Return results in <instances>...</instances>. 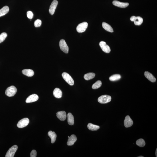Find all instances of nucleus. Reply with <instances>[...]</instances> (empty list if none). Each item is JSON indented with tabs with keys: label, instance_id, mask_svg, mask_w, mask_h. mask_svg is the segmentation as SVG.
I'll return each instance as SVG.
<instances>
[{
	"label": "nucleus",
	"instance_id": "f257e3e1",
	"mask_svg": "<svg viewBox=\"0 0 157 157\" xmlns=\"http://www.w3.org/2000/svg\"><path fill=\"white\" fill-rule=\"evenodd\" d=\"M17 90L15 86H12L8 87L6 90L5 93L9 97H12L16 94Z\"/></svg>",
	"mask_w": 157,
	"mask_h": 157
},
{
	"label": "nucleus",
	"instance_id": "f03ea898",
	"mask_svg": "<svg viewBox=\"0 0 157 157\" xmlns=\"http://www.w3.org/2000/svg\"><path fill=\"white\" fill-rule=\"evenodd\" d=\"M62 75L64 79L68 84L71 86H73L74 85V81L68 73L64 72L62 73Z\"/></svg>",
	"mask_w": 157,
	"mask_h": 157
},
{
	"label": "nucleus",
	"instance_id": "7ed1b4c3",
	"mask_svg": "<svg viewBox=\"0 0 157 157\" xmlns=\"http://www.w3.org/2000/svg\"><path fill=\"white\" fill-rule=\"evenodd\" d=\"M111 100V97L110 96L107 95H104L99 97L98 100L100 103L105 104L110 102Z\"/></svg>",
	"mask_w": 157,
	"mask_h": 157
},
{
	"label": "nucleus",
	"instance_id": "20e7f679",
	"mask_svg": "<svg viewBox=\"0 0 157 157\" xmlns=\"http://www.w3.org/2000/svg\"><path fill=\"white\" fill-rule=\"evenodd\" d=\"M59 46L62 51L65 53H68L69 52V47L64 40H60L59 42Z\"/></svg>",
	"mask_w": 157,
	"mask_h": 157
},
{
	"label": "nucleus",
	"instance_id": "39448f33",
	"mask_svg": "<svg viewBox=\"0 0 157 157\" xmlns=\"http://www.w3.org/2000/svg\"><path fill=\"white\" fill-rule=\"evenodd\" d=\"M18 147L17 145H14L9 149L5 156L6 157H13L17 150Z\"/></svg>",
	"mask_w": 157,
	"mask_h": 157
},
{
	"label": "nucleus",
	"instance_id": "423d86ee",
	"mask_svg": "<svg viewBox=\"0 0 157 157\" xmlns=\"http://www.w3.org/2000/svg\"><path fill=\"white\" fill-rule=\"evenodd\" d=\"M88 26V23L86 22H83L78 24L76 28L77 32L79 33L83 32L87 29Z\"/></svg>",
	"mask_w": 157,
	"mask_h": 157
},
{
	"label": "nucleus",
	"instance_id": "0eeeda50",
	"mask_svg": "<svg viewBox=\"0 0 157 157\" xmlns=\"http://www.w3.org/2000/svg\"><path fill=\"white\" fill-rule=\"evenodd\" d=\"M29 120L28 118H25L19 121L17 124V126L19 128H23L27 126L29 124Z\"/></svg>",
	"mask_w": 157,
	"mask_h": 157
},
{
	"label": "nucleus",
	"instance_id": "6e6552de",
	"mask_svg": "<svg viewBox=\"0 0 157 157\" xmlns=\"http://www.w3.org/2000/svg\"><path fill=\"white\" fill-rule=\"evenodd\" d=\"M130 20L131 21L134 22L135 25H141L143 21L142 18L140 16H132L130 18Z\"/></svg>",
	"mask_w": 157,
	"mask_h": 157
},
{
	"label": "nucleus",
	"instance_id": "1a4fd4ad",
	"mask_svg": "<svg viewBox=\"0 0 157 157\" xmlns=\"http://www.w3.org/2000/svg\"><path fill=\"white\" fill-rule=\"evenodd\" d=\"M100 47L104 52L106 53H109L111 51V50L109 46L106 44V42L104 41H101L99 44Z\"/></svg>",
	"mask_w": 157,
	"mask_h": 157
},
{
	"label": "nucleus",
	"instance_id": "9d476101",
	"mask_svg": "<svg viewBox=\"0 0 157 157\" xmlns=\"http://www.w3.org/2000/svg\"><path fill=\"white\" fill-rule=\"evenodd\" d=\"M58 4V2L56 0H54L51 3L49 9V12L51 15H53L54 13Z\"/></svg>",
	"mask_w": 157,
	"mask_h": 157
},
{
	"label": "nucleus",
	"instance_id": "9b49d317",
	"mask_svg": "<svg viewBox=\"0 0 157 157\" xmlns=\"http://www.w3.org/2000/svg\"><path fill=\"white\" fill-rule=\"evenodd\" d=\"M133 120L129 116L127 115L125 117L124 121V125L125 127L127 128L132 126L133 124Z\"/></svg>",
	"mask_w": 157,
	"mask_h": 157
},
{
	"label": "nucleus",
	"instance_id": "f8f14e48",
	"mask_svg": "<svg viewBox=\"0 0 157 157\" xmlns=\"http://www.w3.org/2000/svg\"><path fill=\"white\" fill-rule=\"evenodd\" d=\"M39 97L37 94H33L30 95L28 97L26 100V102L27 103H30L36 101L38 99Z\"/></svg>",
	"mask_w": 157,
	"mask_h": 157
},
{
	"label": "nucleus",
	"instance_id": "ddd939ff",
	"mask_svg": "<svg viewBox=\"0 0 157 157\" xmlns=\"http://www.w3.org/2000/svg\"><path fill=\"white\" fill-rule=\"evenodd\" d=\"M56 116L60 120L64 121L67 117L66 113L64 111H59L56 113Z\"/></svg>",
	"mask_w": 157,
	"mask_h": 157
},
{
	"label": "nucleus",
	"instance_id": "4468645a",
	"mask_svg": "<svg viewBox=\"0 0 157 157\" xmlns=\"http://www.w3.org/2000/svg\"><path fill=\"white\" fill-rule=\"evenodd\" d=\"M113 4L114 6L122 8L126 7L129 5V4L128 3L120 2L118 1H113Z\"/></svg>",
	"mask_w": 157,
	"mask_h": 157
},
{
	"label": "nucleus",
	"instance_id": "2eb2a0df",
	"mask_svg": "<svg viewBox=\"0 0 157 157\" xmlns=\"http://www.w3.org/2000/svg\"><path fill=\"white\" fill-rule=\"evenodd\" d=\"M77 140V137L75 135H72L69 138L67 144L69 146H71L74 144Z\"/></svg>",
	"mask_w": 157,
	"mask_h": 157
},
{
	"label": "nucleus",
	"instance_id": "dca6fc26",
	"mask_svg": "<svg viewBox=\"0 0 157 157\" xmlns=\"http://www.w3.org/2000/svg\"><path fill=\"white\" fill-rule=\"evenodd\" d=\"M144 74L145 77L150 81L153 82H155L156 81V78L151 73L149 72H145Z\"/></svg>",
	"mask_w": 157,
	"mask_h": 157
},
{
	"label": "nucleus",
	"instance_id": "f3484780",
	"mask_svg": "<svg viewBox=\"0 0 157 157\" xmlns=\"http://www.w3.org/2000/svg\"><path fill=\"white\" fill-rule=\"evenodd\" d=\"M53 94L54 96L56 98H61L62 96V92L61 90L58 88L55 89L53 91Z\"/></svg>",
	"mask_w": 157,
	"mask_h": 157
},
{
	"label": "nucleus",
	"instance_id": "a211bd4d",
	"mask_svg": "<svg viewBox=\"0 0 157 157\" xmlns=\"http://www.w3.org/2000/svg\"><path fill=\"white\" fill-rule=\"evenodd\" d=\"M22 73L24 75L29 77L33 76L34 74V71L29 69H24L22 71Z\"/></svg>",
	"mask_w": 157,
	"mask_h": 157
},
{
	"label": "nucleus",
	"instance_id": "6ab92c4d",
	"mask_svg": "<svg viewBox=\"0 0 157 157\" xmlns=\"http://www.w3.org/2000/svg\"><path fill=\"white\" fill-rule=\"evenodd\" d=\"M48 135L51 139V143H53L56 141L57 135L55 132L50 131L48 133Z\"/></svg>",
	"mask_w": 157,
	"mask_h": 157
},
{
	"label": "nucleus",
	"instance_id": "aec40b11",
	"mask_svg": "<svg viewBox=\"0 0 157 157\" xmlns=\"http://www.w3.org/2000/svg\"><path fill=\"white\" fill-rule=\"evenodd\" d=\"M68 122V124L70 125H73L74 124V118L72 114L70 113H68L67 115Z\"/></svg>",
	"mask_w": 157,
	"mask_h": 157
},
{
	"label": "nucleus",
	"instance_id": "412c9836",
	"mask_svg": "<svg viewBox=\"0 0 157 157\" xmlns=\"http://www.w3.org/2000/svg\"><path fill=\"white\" fill-rule=\"evenodd\" d=\"M87 127L90 130L92 131H97L99 129L100 127L99 126L96 125L91 123H89L87 125Z\"/></svg>",
	"mask_w": 157,
	"mask_h": 157
},
{
	"label": "nucleus",
	"instance_id": "4be33fe9",
	"mask_svg": "<svg viewBox=\"0 0 157 157\" xmlns=\"http://www.w3.org/2000/svg\"><path fill=\"white\" fill-rule=\"evenodd\" d=\"M102 26L104 29L105 30L108 31L110 32H113L114 30L113 28L109 24L105 22H103L102 23Z\"/></svg>",
	"mask_w": 157,
	"mask_h": 157
},
{
	"label": "nucleus",
	"instance_id": "5701e85b",
	"mask_svg": "<svg viewBox=\"0 0 157 157\" xmlns=\"http://www.w3.org/2000/svg\"><path fill=\"white\" fill-rule=\"evenodd\" d=\"M9 11V8L7 6H4L0 10V17L7 14Z\"/></svg>",
	"mask_w": 157,
	"mask_h": 157
},
{
	"label": "nucleus",
	"instance_id": "b1692460",
	"mask_svg": "<svg viewBox=\"0 0 157 157\" xmlns=\"http://www.w3.org/2000/svg\"><path fill=\"white\" fill-rule=\"evenodd\" d=\"M95 76V73H87L85 74L84 76V79L86 80H89L93 79Z\"/></svg>",
	"mask_w": 157,
	"mask_h": 157
},
{
	"label": "nucleus",
	"instance_id": "393cba45",
	"mask_svg": "<svg viewBox=\"0 0 157 157\" xmlns=\"http://www.w3.org/2000/svg\"><path fill=\"white\" fill-rule=\"evenodd\" d=\"M121 78V76L119 74H115L112 75L109 78V79L111 81H114L119 80Z\"/></svg>",
	"mask_w": 157,
	"mask_h": 157
},
{
	"label": "nucleus",
	"instance_id": "a878e982",
	"mask_svg": "<svg viewBox=\"0 0 157 157\" xmlns=\"http://www.w3.org/2000/svg\"><path fill=\"white\" fill-rule=\"evenodd\" d=\"M136 144L140 147H143L145 145L144 140L142 139H140L136 141Z\"/></svg>",
	"mask_w": 157,
	"mask_h": 157
},
{
	"label": "nucleus",
	"instance_id": "bb28decb",
	"mask_svg": "<svg viewBox=\"0 0 157 157\" xmlns=\"http://www.w3.org/2000/svg\"><path fill=\"white\" fill-rule=\"evenodd\" d=\"M101 85L102 82L101 81H97L92 85V88L94 89H97L101 87Z\"/></svg>",
	"mask_w": 157,
	"mask_h": 157
},
{
	"label": "nucleus",
	"instance_id": "cd10ccee",
	"mask_svg": "<svg viewBox=\"0 0 157 157\" xmlns=\"http://www.w3.org/2000/svg\"><path fill=\"white\" fill-rule=\"evenodd\" d=\"M7 34L6 33H3L0 35V43H2L5 39L7 37Z\"/></svg>",
	"mask_w": 157,
	"mask_h": 157
},
{
	"label": "nucleus",
	"instance_id": "c85d7f7f",
	"mask_svg": "<svg viewBox=\"0 0 157 157\" xmlns=\"http://www.w3.org/2000/svg\"><path fill=\"white\" fill-rule=\"evenodd\" d=\"M42 22L41 20L39 19H37L34 22V26L36 27H38L41 26L42 24Z\"/></svg>",
	"mask_w": 157,
	"mask_h": 157
},
{
	"label": "nucleus",
	"instance_id": "c756f323",
	"mask_svg": "<svg viewBox=\"0 0 157 157\" xmlns=\"http://www.w3.org/2000/svg\"><path fill=\"white\" fill-rule=\"evenodd\" d=\"M27 16L28 18L31 19L33 18V13L31 11H28L27 13Z\"/></svg>",
	"mask_w": 157,
	"mask_h": 157
},
{
	"label": "nucleus",
	"instance_id": "7c9ffc66",
	"mask_svg": "<svg viewBox=\"0 0 157 157\" xmlns=\"http://www.w3.org/2000/svg\"><path fill=\"white\" fill-rule=\"evenodd\" d=\"M37 157V152L35 150H33L31 152V157Z\"/></svg>",
	"mask_w": 157,
	"mask_h": 157
},
{
	"label": "nucleus",
	"instance_id": "2f4dec72",
	"mask_svg": "<svg viewBox=\"0 0 157 157\" xmlns=\"http://www.w3.org/2000/svg\"><path fill=\"white\" fill-rule=\"evenodd\" d=\"M155 155L156 157H157V148L156 150Z\"/></svg>",
	"mask_w": 157,
	"mask_h": 157
},
{
	"label": "nucleus",
	"instance_id": "473e14b6",
	"mask_svg": "<svg viewBox=\"0 0 157 157\" xmlns=\"http://www.w3.org/2000/svg\"><path fill=\"white\" fill-rule=\"evenodd\" d=\"M143 157V156H139L138 157Z\"/></svg>",
	"mask_w": 157,
	"mask_h": 157
},
{
	"label": "nucleus",
	"instance_id": "72a5a7b5",
	"mask_svg": "<svg viewBox=\"0 0 157 157\" xmlns=\"http://www.w3.org/2000/svg\"><path fill=\"white\" fill-rule=\"evenodd\" d=\"M69 136H68V138H69Z\"/></svg>",
	"mask_w": 157,
	"mask_h": 157
}]
</instances>
